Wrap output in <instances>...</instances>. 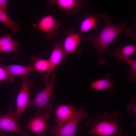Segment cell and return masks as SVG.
<instances>
[{
    "label": "cell",
    "instance_id": "obj_1",
    "mask_svg": "<svg viewBox=\"0 0 136 136\" xmlns=\"http://www.w3.org/2000/svg\"><path fill=\"white\" fill-rule=\"evenodd\" d=\"M101 18L104 22V27L100 32L94 36H85L82 38L83 42L89 41L97 50L99 56V66H104L106 62L102 54L107 47L120 34L125 32L131 36L135 30L130 29L127 24L122 21L120 23L115 24L111 20L110 17L105 13H100Z\"/></svg>",
    "mask_w": 136,
    "mask_h": 136
},
{
    "label": "cell",
    "instance_id": "obj_2",
    "mask_svg": "<svg viewBox=\"0 0 136 136\" xmlns=\"http://www.w3.org/2000/svg\"><path fill=\"white\" fill-rule=\"evenodd\" d=\"M124 117L116 110L110 113L107 111L101 114L97 113L87 120L85 125L89 128L88 133L90 135L115 136L123 129L119 124Z\"/></svg>",
    "mask_w": 136,
    "mask_h": 136
},
{
    "label": "cell",
    "instance_id": "obj_3",
    "mask_svg": "<svg viewBox=\"0 0 136 136\" xmlns=\"http://www.w3.org/2000/svg\"><path fill=\"white\" fill-rule=\"evenodd\" d=\"M56 75V72L53 71L51 75L50 80L45 87L40 92L35 93L34 98L30 100L29 107L32 105L35 106L37 110L36 113L49 114L53 110V104L48 103L54 88Z\"/></svg>",
    "mask_w": 136,
    "mask_h": 136
},
{
    "label": "cell",
    "instance_id": "obj_4",
    "mask_svg": "<svg viewBox=\"0 0 136 136\" xmlns=\"http://www.w3.org/2000/svg\"><path fill=\"white\" fill-rule=\"evenodd\" d=\"M29 76L28 74L21 77L22 85L16 98V108L14 110L18 121L24 112L29 107L30 93L33 87V81Z\"/></svg>",
    "mask_w": 136,
    "mask_h": 136
},
{
    "label": "cell",
    "instance_id": "obj_5",
    "mask_svg": "<svg viewBox=\"0 0 136 136\" xmlns=\"http://www.w3.org/2000/svg\"><path fill=\"white\" fill-rule=\"evenodd\" d=\"M89 112L83 108L77 110L73 116L61 126H54L51 132L55 136H76V133L80 122L88 115Z\"/></svg>",
    "mask_w": 136,
    "mask_h": 136
},
{
    "label": "cell",
    "instance_id": "obj_6",
    "mask_svg": "<svg viewBox=\"0 0 136 136\" xmlns=\"http://www.w3.org/2000/svg\"><path fill=\"white\" fill-rule=\"evenodd\" d=\"M61 22L55 18L52 15H49L42 17L37 24H33L32 28L44 32L47 40L53 38L58 33V29L61 25Z\"/></svg>",
    "mask_w": 136,
    "mask_h": 136
},
{
    "label": "cell",
    "instance_id": "obj_7",
    "mask_svg": "<svg viewBox=\"0 0 136 136\" xmlns=\"http://www.w3.org/2000/svg\"><path fill=\"white\" fill-rule=\"evenodd\" d=\"M14 110L11 107L8 112L3 115L0 114V131L18 133L22 136H28V134L21 129V125L18 123Z\"/></svg>",
    "mask_w": 136,
    "mask_h": 136
},
{
    "label": "cell",
    "instance_id": "obj_8",
    "mask_svg": "<svg viewBox=\"0 0 136 136\" xmlns=\"http://www.w3.org/2000/svg\"><path fill=\"white\" fill-rule=\"evenodd\" d=\"M65 33L66 36L63 44L64 57L71 53H81L80 44L82 38L81 33L76 32L73 28L66 30Z\"/></svg>",
    "mask_w": 136,
    "mask_h": 136
},
{
    "label": "cell",
    "instance_id": "obj_9",
    "mask_svg": "<svg viewBox=\"0 0 136 136\" xmlns=\"http://www.w3.org/2000/svg\"><path fill=\"white\" fill-rule=\"evenodd\" d=\"M64 52L63 44L61 41L56 42L48 59L49 68L46 74L41 77V80L44 84L48 83L50 76L56 66L62 61L64 58Z\"/></svg>",
    "mask_w": 136,
    "mask_h": 136
},
{
    "label": "cell",
    "instance_id": "obj_10",
    "mask_svg": "<svg viewBox=\"0 0 136 136\" xmlns=\"http://www.w3.org/2000/svg\"><path fill=\"white\" fill-rule=\"evenodd\" d=\"M50 117L49 114L36 113L35 116L30 119L26 127L34 134L43 136L46 133V129L50 127L46 122Z\"/></svg>",
    "mask_w": 136,
    "mask_h": 136
},
{
    "label": "cell",
    "instance_id": "obj_11",
    "mask_svg": "<svg viewBox=\"0 0 136 136\" xmlns=\"http://www.w3.org/2000/svg\"><path fill=\"white\" fill-rule=\"evenodd\" d=\"M77 110L72 105H62L57 106L55 111L56 126L60 127L64 125L73 116Z\"/></svg>",
    "mask_w": 136,
    "mask_h": 136
},
{
    "label": "cell",
    "instance_id": "obj_12",
    "mask_svg": "<svg viewBox=\"0 0 136 136\" xmlns=\"http://www.w3.org/2000/svg\"><path fill=\"white\" fill-rule=\"evenodd\" d=\"M49 2L51 5H56L58 8L64 10L66 14L71 15L80 10L83 1L81 0H51Z\"/></svg>",
    "mask_w": 136,
    "mask_h": 136
},
{
    "label": "cell",
    "instance_id": "obj_13",
    "mask_svg": "<svg viewBox=\"0 0 136 136\" xmlns=\"http://www.w3.org/2000/svg\"><path fill=\"white\" fill-rule=\"evenodd\" d=\"M115 84V79L110 74H107L105 79L97 80L90 84L93 89L98 91L105 90L108 92H112Z\"/></svg>",
    "mask_w": 136,
    "mask_h": 136
},
{
    "label": "cell",
    "instance_id": "obj_14",
    "mask_svg": "<svg viewBox=\"0 0 136 136\" xmlns=\"http://www.w3.org/2000/svg\"><path fill=\"white\" fill-rule=\"evenodd\" d=\"M101 19L100 15L97 13L86 14L81 23L80 32H87L96 29L99 21Z\"/></svg>",
    "mask_w": 136,
    "mask_h": 136
},
{
    "label": "cell",
    "instance_id": "obj_15",
    "mask_svg": "<svg viewBox=\"0 0 136 136\" xmlns=\"http://www.w3.org/2000/svg\"><path fill=\"white\" fill-rule=\"evenodd\" d=\"M19 45L18 42L12 39L10 34H6L0 37V54L4 52L17 53V47Z\"/></svg>",
    "mask_w": 136,
    "mask_h": 136
},
{
    "label": "cell",
    "instance_id": "obj_16",
    "mask_svg": "<svg viewBox=\"0 0 136 136\" xmlns=\"http://www.w3.org/2000/svg\"><path fill=\"white\" fill-rule=\"evenodd\" d=\"M10 75L24 76L28 74L30 72L35 71L34 69L30 64L28 66H24L18 64L4 65L0 64Z\"/></svg>",
    "mask_w": 136,
    "mask_h": 136
},
{
    "label": "cell",
    "instance_id": "obj_17",
    "mask_svg": "<svg viewBox=\"0 0 136 136\" xmlns=\"http://www.w3.org/2000/svg\"><path fill=\"white\" fill-rule=\"evenodd\" d=\"M136 51V45H126L123 47L119 46L116 48L114 52L107 49L104 52L116 56L117 57V60L119 62H121V58L129 57Z\"/></svg>",
    "mask_w": 136,
    "mask_h": 136
},
{
    "label": "cell",
    "instance_id": "obj_18",
    "mask_svg": "<svg viewBox=\"0 0 136 136\" xmlns=\"http://www.w3.org/2000/svg\"><path fill=\"white\" fill-rule=\"evenodd\" d=\"M32 60L31 64H30L35 70L40 73L47 72L49 68L48 59H43L35 56L31 57Z\"/></svg>",
    "mask_w": 136,
    "mask_h": 136
},
{
    "label": "cell",
    "instance_id": "obj_19",
    "mask_svg": "<svg viewBox=\"0 0 136 136\" xmlns=\"http://www.w3.org/2000/svg\"><path fill=\"white\" fill-rule=\"evenodd\" d=\"M0 22L7 26L14 33L16 32L19 29V24L14 22L10 19L7 13L0 10Z\"/></svg>",
    "mask_w": 136,
    "mask_h": 136
},
{
    "label": "cell",
    "instance_id": "obj_20",
    "mask_svg": "<svg viewBox=\"0 0 136 136\" xmlns=\"http://www.w3.org/2000/svg\"><path fill=\"white\" fill-rule=\"evenodd\" d=\"M125 61L130 66L129 70V74L127 81L132 82L136 81V60L129 57L124 58L121 59V62Z\"/></svg>",
    "mask_w": 136,
    "mask_h": 136
},
{
    "label": "cell",
    "instance_id": "obj_21",
    "mask_svg": "<svg viewBox=\"0 0 136 136\" xmlns=\"http://www.w3.org/2000/svg\"><path fill=\"white\" fill-rule=\"evenodd\" d=\"M15 79V76L9 75L6 70L0 65V85L3 82L6 81H8L12 83L13 82Z\"/></svg>",
    "mask_w": 136,
    "mask_h": 136
},
{
    "label": "cell",
    "instance_id": "obj_22",
    "mask_svg": "<svg viewBox=\"0 0 136 136\" xmlns=\"http://www.w3.org/2000/svg\"><path fill=\"white\" fill-rule=\"evenodd\" d=\"M126 107L128 113L130 114H133L136 116V98L133 97L129 103L126 105Z\"/></svg>",
    "mask_w": 136,
    "mask_h": 136
},
{
    "label": "cell",
    "instance_id": "obj_23",
    "mask_svg": "<svg viewBox=\"0 0 136 136\" xmlns=\"http://www.w3.org/2000/svg\"><path fill=\"white\" fill-rule=\"evenodd\" d=\"M8 1L0 0V10L7 13Z\"/></svg>",
    "mask_w": 136,
    "mask_h": 136
},
{
    "label": "cell",
    "instance_id": "obj_24",
    "mask_svg": "<svg viewBox=\"0 0 136 136\" xmlns=\"http://www.w3.org/2000/svg\"><path fill=\"white\" fill-rule=\"evenodd\" d=\"M123 130L122 129L119 131L115 136H123Z\"/></svg>",
    "mask_w": 136,
    "mask_h": 136
}]
</instances>
